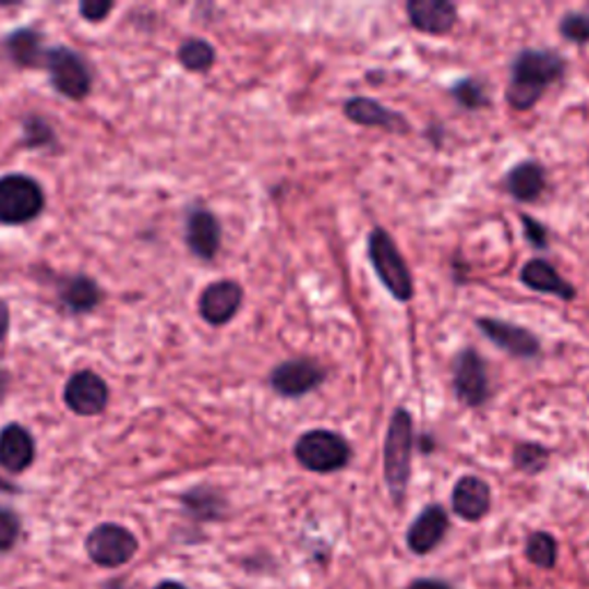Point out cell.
Returning <instances> with one entry per match:
<instances>
[{
  "label": "cell",
  "mask_w": 589,
  "mask_h": 589,
  "mask_svg": "<svg viewBox=\"0 0 589 589\" xmlns=\"http://www.w3.org/2000/svg\"><path fill=\"white\" fill-rule=\"evenodd\" d=\"M566 72V60L553 49H525L512 62L507 101L516 111H530Z\"/></svg>",
  "instance_id": "6da1fadb"
},
{
  "label": "cell",
  "mask_w": 589,
  "mask_h": 589,
  "mask_svg": "<svg viewBox=\"0 0 589 589\" xmlns=\"http://www.w3.org/2000/svg\"><path fill=\"white\" fill-rule=\"evenodd\" d=\"M414 452V422L406 408H396L385 437V481L392 500L401 504L410 483Z\"/></svg>",
  "instance_id": "7a4b0ae2"
},
{
  "label": "cell",
  "mask_w": 589,
  "mask_h": 589,
  "mask_svg": "<svg viewBox=\"0 0 589 589\" xmlns=\"http://www.w3.org/2000/svg\"><path fill=\"white\" fill-rule=\"evenodd\" d=\"M366 251L373 272L377 275V279H381V284L389 290L392 298L398 302H410L414 298V281L410 275V267L385 228L375 226L371 230Z\"/></svg>",
  "instance_id": "3957f363"
},
{
  "label": "cell",
  "mask_w": 589,
  "mask_h": 589,
  "mask_svg": "<svg viewBox=\"0 0 589 589\" xmlns=\"http://www.w3.org/2000/svg\"><path fill=\"white\" fill-rule=\"evenodd\" d=\"M350 456L352 452L346 437L334 431L313 429L300 435L298 442H294V458H298L300 466L309 472L329 474L336 470H344Z\"/></svg>",
  "instance_id": "277c9868"
},
{
  "label": "cell",
  "mask_w": 589,
  "mask_h": 589,
  "mask_svg": "<svg viewBox=\"0 0 589 589\" xmlns=\"http://www.w3.org/2000/svg\"><path fill=\"white\" fill-rule=\"evenodd\" d=\"M41 207H45V194L33 178H0V224H28L41 213Z\"/></svg>",
  "instance_id": "5b68a950"
},
{
  "label": "cell",
  "mask_w": 589,
  "mask_h": 589,
  "mask_svg": "<svg viewBox=\"0 0 589 589\" xmlns=\"http://www.w3.org/2000/svg\"><path fill=\"white\" fill-rule=\"evenodd\" d=\"M454 394L462 406L481 408L491 396L489 366L474 348H462L452 362Z\"/></svg>",
  "instance_id": "8992f818"
},
{
  "label": "cell",
  "mask_w": 589,
  "mask_h": 589,
  "mask_svg": "<svg viewBox=\"0 0 589 589\" xmlns=\"http://www.w3.org/2000/svg\"><path fill=\"white\" fill-rule=\"evenodd\" d=\"M136 549H139L136 537L113 522L99 525L86 541V551L91 560L99 566H109V569L128 564L136 555Z\"/></svg>",
  "instance_id": "52a82bcc"
},
{
  "label": "cell",
  "mask_w": 589,
  "mask_h": 589,
  "mask_svg": "<svg viewBox=\"0 0 589 589\" xmlns=\"http://www.w3.org/2000/svg\"><path fill=\"white\" fill-rule=\"evenodd\" d=\"M47 68L51 72L53 88L68 99H83L91 93V70L83 58L70 49H51L47 53Z\"/></svg>",
  "instance_id": "ba28073f"
},
{
  "label": "cell",
  "mask_w": 589,
  "mask_h": 589,
  "mask_svg": "<svg viewBox=\"0 0 589 589\" xmlns=\"http://www.w3.org/2000/svg\"><path fill=\"white\" fill-rule=\"evenodd\" d=\"M325 383V369L313 360H288L277 364L269 373V387L279 396L286 398H300L311 394Z\"/></svg>",
  "instance_id": "9c48e42d"
},
{
  "label": "cell",
  "mask_w": 589,
  "mask_h": 589,
  "mask_svg": "<svg viewBox=\"0 0 589 589\" xmlns=\"http://www.w3.org/2000/svg\"><path fill=\"white\" fill-rule=\"evenodd\" d=\"M477 327L491 344H495L504 352L520 357V360H532V357L541 352V341L525 327L512 325L507 321H497V318H479Z\"/></svg>",
  "instance_id": "30bf717a"
},
{
  "label": "cell",
  "mask_w": 589,
  "mask_h": 589,
  "mask_svg": "<svg viewBox=\"0 0 589 589\" xmlns=\"http://www.w3.org/2000/svg\"><path fill=\"white\" fill-rule=\"evenodd\" d=\"M65 404L72 412L83 417L99 414L109 404V387L97 373L79 371L68 381Z\"/></svg>",
  "instance_id": "8fae6325"
},
{
  "label": "cell",
  "mask_w": 589,
  "mask_h": 589,
  "mask_svg": "<svg viewBox=\"0 0 589 589\" xmlns=\"http://www.w3.org/2000/svg\"><path fill=\"white\" fill-rule=\"evenodd\" d=\"M242 298H244V292L240 284L228 281V279L215 281L203 290L199 300V311L205 323L226 325L228 321L236 318V313L242 306Z\"/></svg>",
  "instance_id": "7c38bea8"
},
{
  "label": "cell",
  "mask_w": 589,
  "mask_h": 589,
  "mask_svg": "<svg viewBox=\"0 0 589 589\" xmlns=\"http://www.w3.org/2000/svg\"><path fill=\"white\" fill-rule=\"evenodd\" d=\"M406 12L410 26L426 35H447L458 21V10L449 0H410Z\"/></svg>",
  "instance_id": "4fadbf2b"
},
{
  "label": "cell",
  "mask_w": 589,
  "mask_h": 589,
  "mask_svg": "<svg viewBox=\"0 0 589 589\" xmlns=\"http://www.w3.org/2000/svg\"><path fill=\"white\" fill-rule=\"evenodd\" d=\"M344 113L350 122L362 124V128H383L387 132H396V134H408L410 124L408 120L389 111L387 107H383L381 101L369 99V97H352L344 104Z\"/></svg>",
  "instance_id": "5bb4252c"
},
{
  "label": "cell",
  "mask_w": 589,
  "mask_h": 589,
  "mask_svg": "<svg viewBox=\"0 0 589 589\" xmlns=\"http://www.w3.org/2000/svg\"><path fill=\"white\" fill-rule=\"evenodd\" d=\"M449 530V516L440 507V504H431L422 514H419L408 528V549L414 555H426L437 543L445 539Z\"/></svg>",
  "instance_id": "9a60e30c"
},
{
  "label": "cell",
  "mask_w": 589,
  "mask_h": 589,
  "mask_svg": "<svg viewBox=\"0 0 589 589\" xmlns=\"http://www.w3.org/2000/svg\"><path fill=\"white\" fill-rule=\"evenodd\" d=\"M452 509L462 520H481L491 512V486L472 474L460 477L452 491Z\"/></svg>",
  "instance_id": "2e32d148"
},
{
  "label": "cell",
  "mask_w": 589,
  "mask_h": 589,
  "mask_svg": "<svg viewBox=\"0 0 589 589\" xmlns=\"http://www.w3.org/2000/svg\"><path fill=\"white\" fill-rule=\"evenodd\" d=\"M187 244L203 261H213L221 247V226L205 207H194L187 217Z\"/></svg>",
  "instance_id": "e0dca14e"
},
{
  "label": "cell",
  "mask_w": 589,
  "mask_h": 589,
  "mask_svg": "<svg viewBox=\"0 0 589 589\" xmlns=\"http://www.w3.org/2000/svg\"><path fill=\"white\" fill-rule=\"evenodd\" d=\"M35 460L33 435L19 424H10L0 431V468L8 472H24Z\"/></svg>",
  "instance_id": "ac0fdd59"
},
{
  "label": "cell",
  "mask_w": 589,
  "mask_h": 589,
  "mask_svg": "<svg viewBox=\"0 0 589 589\" xmlns=\"http://www.w3.org/2000/svg\"><path fill=\"white\" fill-rule=\"evenodd\" d=\"M520 281L534 292L555 294V298L566 302L576 300V288L562 279L560 272L545 259H532L530 263H525V267L520 269Z\"/></svg>",
  "instance_id": "d6986e66"
},
{
  "label": "cell",
  "mask_w": 589,
  "mask_h": 589,
  "mask_svg": "<svg viewBox=\"0 0 589 589\" xmlns=\"http://www.w3.org/2000/svg\"><path fill=\"white\" fill-rule=\"evenodd\" d=\"M504 187H507V192L516 201L532 203L543 194V189H545V168L532 159L520 161L512 168L507 178H504Z\"/></svg>",
  "instance_id": "ffe728a7"
},
{
  "label": "cell",
  "mask_w": 589,
  "mask_h": 589,
  "mask_svg": "<svg viewBox=\"0 0 589 589\" xmlns=\"http://www.w3.org/2000/svg\"><path fill=\"white\" fill-rule=\"evenodd\" d=\"M60 300L72 311H91L99 302V288L86 277H74L62 286Z\"/></svg>",
  "instance_id": "44dd1931"
},
{
  "label": "cell",
  "mask_w": 589,
  "mask_h": 589,
  "mask_svg": "<svg viewBox=\"0 0 589 589\" xmlns=\"http://www.w3.org/2000/svg\"><path fill=\"white\" fill-rule=\"evenodd\" d=\"M8 51L21 68H35L41 56L39 37L33 31H16L8 37Z\"/></svg>",
  "instance_id": "7402d4cb"
},
{
  "label": "cell",
  "mask_w": 589,
  "mask_h": 589,
  "mask_svg": "<svg viewBox=\"0 0 589 589\" xmlns=\"http://www.w3.org/2000/svg\"><path fill=\"white\" fill-rule=\"evenodd\" d=\"M178 58L187 70L207 72L215 65V49L205 39H187L178 51Z\"/></svg>",
  "instance_id": "603a6c76"
},
{
  "label": "cell",
  "mask_w": 589,
  "mask_h": 589,
  "mask_svg": "<svg viewBox=\"0 0 589 589\" xmlns=\"http://www.w3.org/2000/svg\"><path fill=\"white\" fill-rule=\"evenodd\" d=\"M525 555L541 569H553L557 562V541L549 532H534L525 543Z\"/></svg>",
  "instance_id": "cb8c5ba5"
},
{
  "label": "cell",
  "mask_w": 589,
  "mask_h": 589,
  "mask_svg": "<svg viewBox=\"0 0 589 589\" xmlns=\"http://www.w3.org/2000/svg\"><path fill=\"white\" fill-rule=\"evenodd\" d=\"M449 95L458 101V107L462 109H468V111H477V109H483V107H489L491 99L486 95V88H483V83L468 76V79H460L456 81Z\"/></svg>",
  "instance_id": "d4e9b609"
},
{
  "label": "cell",
  "mask_w": 589,
  "mask_h": 589,
  "mask_svg": "<svg viewBox=\"0 0 589 589\" xmlns=\"http://www.w3.org/2000/svg\"><path fill=\"white\" fill-rule=\"evenodd\" d=\"M549 449L539 442H518L514 449V466L525 474H539L549 466Z\"/></svg>",
  "instance_id": "484cf974"
},
{
  "label": "cell",
  "mask_w": 589,
  "mask_h": 589,
  "mask_svg": "<svg viewBox=\"0 0 589 589\" xmlns=\"http://www.w3.org/2000/svg\"><path fill=\"white\" fill-rule=\"evenodd\" d=\"M184 507L192 512L196 518L209 520V518H219L224 509V500L209 489H196L192 493L184 495Z\"/></svg>",
  "instance_id": "4316f807"
},
{
  "label": "cell",
  "mask_w": 589,
  "mask_h": 589,
  "mask_svg": "<svg viewBox=\"0 0 589 589\" xmlns=\"http://www.w3.org/2000/svg\"><path fill=\"white\" fill-rule=\"evenodd\" d=\"M560 35L572 45H589V14L569 12L560 19Z\"/></svg>",
  "instance_id": "83f0119b"
},
{
  "label": "cell",
  "mask_w": 589,
  "mask_h": 589,
  "mask_svg": "<svg viewBox=\"0 0 589 589\" xmlns=\"http://www.w3.org/2000/svg\"><path fill=\"white\" fill-rule=\"evenodd\" d=\"M19 518L10 509H0V551H10L19 539Z\"/></svg>",
  "instance_id": "f1b7e54d"
},
{
  "label": "cell",
  "mask_w": 589,
  "mask_h": 589,
  "mask_svg": "<svg viewBox=\"0 0 589 589\" xmlns=\"http://www.w3.org/2000/svg\"><path fill=\"white\" fill-rule=\"evenodd\" d=\"M520 221H522V230H525V240H528L537 249L549 247V228L539 224L537 219H532L530 215H520Z\"/></svg>",
  "instance_id": "f546056e"
},
{
  "label": "cell",
  "mask_w": 589,
  "mask_h": 589,
  "mask_svg": "<svg viewBox=\"0 0 589 589\" xmlns=\"http://www.w3.org/2000/svg\"><path fill=\"white\" fill-rule=\"evenodd\" d=\"M79 10L88 21H101L113 10V3H109V0H86V3H81Z\"/></svg>",
  "instance_id": "4dcf8cb0"
},
{
  "label": "cell",
  "mask_w": 589,
  "mask_h": 589,
  "mask_svg": "<svg viewBox=\"0 0 589 589\" xmlns=\"http://www.w3.org/2000/svg\"><path fill=\"white\" fill-rule=\"evenodd\" d=\"M49 139H51V132H49L47 124H41L39 120H33V122L26 124V141L31 145H35V143L39 145V143H45Z\"/></svg>",
  "instance_id": "1f68e13d"
},
{
  "label": "cell",
  "mask_w": 589,
  "mask_h": 589,
  "mask_svg": "<svg viewBox=\"0 0 589 589\" xmlns=\"http://www.w3.org/2000/svg\"><path fill=\"white\" fill-rule=\"evenodd\" d=\"M408 589H454V587L445 580H437V578H419Z\"/></svg>",
  "instance_id": "d6a6232c"
},
{
  "label": "cell",
  "mask_w": 589,
  "mask_h": 589,
  "mask_svg": "<svg viewBox=\"0 0 589 589\" xmlns=\"http://www.w3.org/2000/svg\"><path fill=\"white\" fill-rule=\"evenodd\" d=\"M8 329H10V309L3 300H0V341L5 339Z\"/></svg>",
  "instance_id": "836d02e7"
},
{
  "label": "cell",
  "mask_w": 589,
  "mask_h": 589,
  "mask_svg": "<svg viewBox=\"0 0 589 589\" xmlns=\"http://www.w3.org/2000/svg\"><path fill=\"white\" fill-rule=\"evenodd\" d=\"M157 589H187V587L176 582V580H164L161 585H157Z\"/></svg>",
  "instance_id": "e575fe53"
},
{
  "label": "cell",
  "mask_w": 589,
  "mask_h": 589,
  "mask_svg": "<svg viewBox=\"0 0 589 589\" xmlns=\"http://www.w3.org/2000/svg\"><path fill=\"white\" fill-rule=\"evenodd\" d=\"M3 385H5V375L0 373V394H3Z\"/></svg>",
  "instance_id": "d590c367"
}]
</instances>
